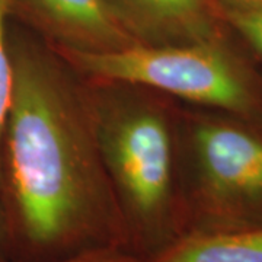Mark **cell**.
<instances>
[{
  "label": "cell",
  "instance_id": "9c48e42d",
  "mask_svg": "<svg viewBox=\"0 0 262 262\" xmlns=\"http://www.w3.org/2000/svg\"><path fill=\"white\" fill-rule=\"evenodd\" d=\"M227 29L262 61V10L217 12Z\"/></svg>",
  "mask_w": 262,
  "mask_h": 262
},
{
  "label": "cell",
  "instance_id": "277c9868",
  "mask_svg": "<svg viewBox=\"0 0 262 262\" xmlns=\"http://www.w3.org/2000/svg\"><path fill=\"white\" fill-rule=\"evenodd\" d=\"M194 182L182 204L184 233L262 229V128L232 115L192 130Z\"/></svg>",
  "mask_w": 262,
  "mask_h": 262
},
{
  "label": "cell",
  "instance_id": "30bf717a",
  "mask_svg": "<svg viewBox=\"0 0 262 262\" xmlns=\"http://www.w3.org/2000/svg\"><path fill=\"white\" fill-rule=\"evenodd\" d=\"M47 262H144V256L131 248H102Z\"/></svg>",
  "mask_w": 262,
  "mask_h": 262
},
{
  "label": "cell",
  "instance_id": "7a4b0ae2",
  "mask_svg": "<svg viewBox=\"0 0 262 262\" xmlns=\"http://www.w3.org/2000/svg\"><path fill=\"white\" fill-rule=\"evenodd\" d=\"M223 37L188 44H134L117 50H63L88 75L151 88L214 108L262 128V77Z\"/></svg>",
  "mask_w": 262,
  "mask_h": 262
},
{
  "label": "cell",
  "instance_id": "8fae6325",
  "mask_svg": "<svg viewBox=\"0 0 262 262\" xmlns=\"http://www.w3.org/2000/svg\"><path fill=\"white\" fill-rule=\"evenodd\" d=\"M217 12L222 10H262V0H211Z\"/></svg>",
  "mask_w": 262,
  "mask_h": 262
},
{
  "label": "cell",
  "instance_id": "5b68a950",
  "mask_svg": "<svg viewBox=\"0 0 262 262\" xmlns=\"http://www.w3.org/2000/svg\"><path fill=\"white\" fill-rule=\"evenodd\" d=\"M141 44H188L227 34L211 0H108Z\"/></svg>",
  "mask_w": 262,
  "mask_h": 262
},
{
  "label": "cell",
  "instance_id": "6da1fadb",
  "mask_svg": "<svg viewBox=\"0 0 262 262\" xmlns=\"http://www.w3.org/2000/svg\"><path fill=\"white\" fill-rule=\"evenodd\" d=\"M13 88L3 133L5 227L24 262L131 248L88 114L53 61L10 48Z\"/></svg>",
  "mask_w": 262,
  "mask_h": 262
},
{
  "label": "cell",
  "instance_id": "8992f818",
  "mask_svg": "<svg viewBox=\"0 0 262 262\" xmlns=\"http://www.w3.org/2000/svg\"><path fill=\"white\" fill-rule=\"evenodd\" d=\"M39 24L67 48L117 50L141 44L108 0H25Z\"/></svg>",
  "mask_w": 262,
  "mask_h": 262
},
{
  "label": "cell",
  "instance_id": "ba28073f",
  "mask_svg": "<svg viewBox=\"0 0 262 262\" xmlns=\"http://www.w3.org/2000/svg\"><path fill=\"white\" fill-rule=\"evenodd\" d=\"M13 8V0H0V194L3 192L5 177H3V133L9 113L12 88H13V64L12 53L6 38V20Z\"/></svg>",
  "mask_w": 262,
  "mask_h": 262
},
{
  "label": "cell",
  "instance_id": "3957f363",
  "mask_svg": "<svg viewBox=\"0 0 262 262\" xmlns=\"http://www.w3.org/2000/svg\"><path fill=\"white\" fill-rule=\"evenodd\" d=\"M96 140L131 249L151 256L184 234L168 124L155 110L128 108L102 120Z\"/></svg>",
  "mask_w": 262,
  "mask_h": 262
},
{
  "label": "cell",
  "instance_id": "52a82bcc",
  "mask_svg": "<svg viewBox=\"0 0 262 262\" xmlns=\"http://www.w3.org/2000/svg\"><path fill=\"white\" fill-rule=\"evenodd\" d=\"M144 262H262V229L184 233Z\"/></svg>",
  "mask_w": 262,
  "mask_h": 262
},
{
  "label": "cell",
  "instance_id": "7c38bea8",
  "mask_svg": "<svg viewBox=\"0 0 262 262\" xmlns=\"http://www.w3.org/2000/svg\"><path fill=\"white\" fill-rule=\"evenodd\" d=\"M5 232H6L5 226L0 225V262H6L5 256H3V253H5V249L2 248V244L5 242Z\"/></svg>",
  "mask_w": 262,
  "mask_h": 262
}]
</instances>
